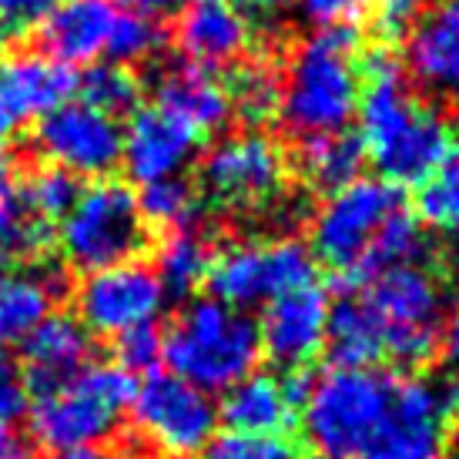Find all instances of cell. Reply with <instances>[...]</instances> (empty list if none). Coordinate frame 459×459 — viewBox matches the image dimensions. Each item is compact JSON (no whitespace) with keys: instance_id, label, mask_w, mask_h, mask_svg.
Here are the masks:
<instances>
[{"instance_id":"cell-1","label":"cell","mask_w":459,"mask_h":459,"mask_svg":"<svg viewBox=\"0 0 459 459\" xmlns=\"http://www.w3.org/2000/svg\"><path fill=\"white\" fill-rule=\"evenodd\" d=\"M366 94H359V144L393 185H422L446 165L459 141L446 117L422 108L389 51L366 57Z\"/></svg>"},{"instance_id":"cell-2","label":"cell","mask_w":459,"mask_h":459,"mask_svg":"<svg viewBox=\"0 0 459 459\" xmlns=\"http://www.w3.org/2000/svg\"><path fill=\"white\" fill-rule=\"evenodd\" d=\"M356 27H319V34L295 51L279 104L289 131L302 138H319L342 131L356 117Z\"/></svg>"},{"instance_id":"cell-3","label":"cell","mask_w":459,"mask_h":459,"mask_svg":"<svg viewBox=\"0 0 459 459\" xmlns=\"http://www.w3.org/2000/svg\"><path fill=\"white\" fill-rule=\"evenodd\" d=\"M161 356L178 379L204 393H225L255 369L262 345L258 325L242 308L198 299L161 339Z\"/></svg>"},{"instance_id":"cell-4","label":"cell","mask_w":459,"mask_h":459,"mask_svg":"<svg viewBox=\"0 0 459 459\" xmlns=\"http://www.w3.org/2000/svg\"><path fill=\"white\" fill-rule=\"evenodd\" d=\"M395 379L369 366H335L308 385L302 403L308 439L325 459H359L393 406Z\"/></svg>"},{"instance_id":"cell-5","label":"cell","mask_w":459,"mask_h":459,"mask_svg":"<svg viewBox=\"0 0 459 459\" xmlns=\"http://www.w3.org/2000/svg\"><path fill=\"white\" fill-rule=\"evenodd\" d=\"M131 395L134 383L125 366L94 362L77 369L67 383L38 393L30 426L51 449H94L117 433Z\"/></svg>"},{"instance_id":"cell-6","label":"cell","mask_w":459,"mask_h":459,"mask_svg":"<svg viewBox=\"0 0 459 459\" xmlns=\"http://www.w3.org/2000/svg\"><path fill=\"white\" fill-rule=\"evenodd\" d=\"M362 299L383 325L385 359L403 366H420L439 342V319L446 292L429 268L395 265L362 281Z\"/></svg>"},{"instance_id":"cell-7","label":"cell","mask_w":459,"mask_h":459,"mask_svg":"<svg viewBox=\"0 0 459 459\" xmlns=\"http://www.w3.org/2000/svg\"><path fill=\"white\" fill-rule=\"evenodd\" d=\"M144 245L138 198L121 181H98L77 195L61 218V248L81 272L131 262Z\"/></svg>"},{"instance_id":"cell-8","label":"cell","mask_w":459,"mask_h":459,"mask_svg":"<svg viewBox=\"0 0 459 459\" xmlns=\"http://www.w3.org/2000/svg\"><path fill=\"white\" fill-rule=\"evenodd\" d=\"M212 299L235 308L285 295L316 281V255L299 238L279 242H238L221 248L208 265Z\"/></svg>"},{"instance_id":"cell-9","label":"cell","mask_w":459,"mask_h":459,"mask_svg":"<svg viewBox=\"0 0 459 459\" xmlns=\"http://www.w3.org/2000/svg\"><path fill=\"white\" fill-rule=\"evenodd\" d=\"M131 412L138 433L165 456H198L215 439L218 406L175 372H152L131 395Z\"/></svg>"},{"instance_id":"cell-10","label":"cell","mask_w":459,"mask_h":459,"mask_svg":"<svg viewBox=\"0 0 459 459\" xmlns=\"http://www.w3.org/2000/svg\"><path fill=\"white\" fill-rule=\"evenodd\" d=\"M399 204V188L393 181L356 178L325 198L312 218V252L339 272H356L369 252L376 231Z\"/></svg>"},{"instance_id":"cell-11","label":"cell","mask_w":459,"mask_h":459,"mask_svg":"<svg viewBox=\"0 0 459 459\" xmlns=\"http://www.w3.org/2000/svg\"><path fill=\"white\" fill-rule=\"evenodd\" d=\"M285 158L265 134H229L204 154L202 188L221 208L252 212L281 192Z\"/></svg>"},{"instance_id":"cell-12","label":"cell","mask_w":459,"mask_h":459,"mask_svg":"<svg viewBox=\"0 0 459 459\" xmlns=\"http://www.w3.org/2000/svg\"><path fill=\"white\" fill-rule=\"evenodd\" d=\"M161 308H165V285L158 281L154 268L141 262H117L88 272L84 285L77 289L81 325L101 335H125L154 325Z\"/></svg>"},{"instance_id":"cell-13","label":"cell","mask_w":459,"mask_h":459,"mask_svg":"<svg viewBox=\"0 0 459 459\" xmlns=\"http://www.w3.org/2000/svg\"><path fill=\"white\" fill-rule=\"evenodd\" d=\"M125 131L117 117L84 101H65L40 117L38 148L51 165L71 175H108L121 161Z\"/></svg>"},{"instance_id":"cell-14","label":"cell","mask_w":459,"mask_h":459,"mask_svg":"<svg viewBox=\"0 0 459 459\" xmlns=\"http://www.w3.org/2000/svg\"><path fill=\"white\" fill-rule=\"evenodd\" d=\"M446 412L422 379H395L393 406L359 459H446Z\"/></svg>"},{"instance_id":"cell-15","label":"cell","mask_w":459,"mask_h":459,"mask_svg":"<svg viewBox=\"0 0 459 459\" xmlns=\"http://www.w3.org/2000/svg\"><path fill=\"white\" fill-rule=\"evenodd\" d=\"M329 312V299L316 281L268 299L262 322H258L262 352L285 369H302L308 359L319 356V349L325 345Z\"/></svg>"},{"instance_id":"cell-16","label":"cell","mask_w":459,"mask_h":459,"mask_svg":"<svg viewBox=\"0 0 459 459\" xmlns=\"http://www.w3.org/2000/svg\"><path fill=\"white\" fill-rule=\"evenodd\" d=\"M308 385L302 372L289 376H262L248 372L245 379L225 389L218 416L229 426V433H248V436H279L292 416L302 409L308 395Z\"/></svg>"},{"instance_id":"cell-17","label":"cell","mask_w":459,"mask_h":459,"mask_svg":"<svg viewBox=\"0 0 459 459\" xmlns=\"http://www.w3.org/2000/svg\"><path fill=\"white\" fill-rule=\"evenodd\" d=\"M198 134L185 128L171 115L158 108H144L131 117L125 141H121V161L128 165L131 178L148 185V181L178 178L181 168L195 158Z\"/></svg>"},{"instance_id":"cell-18","label":"cell","mask_w":459,"mask_h":459,"mask_svg":"<svg viewBox=\"0 0 459 459\" xmlns=\"http://www.w3.org/2000/svg\"><path fill=\"white\" fill-rule=\"evenodd\" d=\"M115 0H65L40 24L44 54L57 65H91L108 51V38L115 30Z\"/></svg>"},{"instance_id":"cell-19","label":"cell","mask_w":459,"mask_h":459,"mask_svg":"<svg viewBox=\"0 0 459 459\" xmlns=\"http://www.w3.org/2000/svg\"><path fill=\"white\" fill-rule=\"evenodd\" d=\"M252 40V27L229 4H192L175 24V44L195 67L235 65Z\"/></svg>"},{"instance_id":"cell-20","label":"cell","mask_w":459,"mask_h":459,"mask_svg":"<svg viewBox=\"0 0 459 459\" xmlns=\"http://www.w3.org/2000/svg\"><path fill=\"white\" fill-rule=\"evenodd\" d=\"M24 385L27 393H48L67 383L77 369L88 366L91 339L88 329L71 316H48L24 339Z\"/></svg>"},{"instance_id":"cell-21","label":"cell","mask_w":459,"mask_h":459,"mask_svg":"<svg viewBox=\"0 0 459 459\" xmlns=\"http://www.w3.org/2000/svg\"><path fill=\"white\" fill-rule=\"evenodd\" d=\"M154 101H158V111L181 121L198 138L208 131H218L231 117L229 91L221 88L204 67L195 65L165 67L158 84H154Z\"/></svg>"},{"instance_id":"cell-22","label":"cell","mask_w":459,"mask_h":459,"mask_svg":"<svg viewBox=\"0 0 459 459\" xmlns=\"http://www.w3.org/2000/svg\"><path fill=\"white\" fill-rule=\"evenodd\" d=\"M406 65L426 88L459 91V0H439L409 30Z\"/></svg>"},{"instance_id":"cell-23","label":"cell","mask_w":459,"mask_h":459,"mask_svg":"<svg viewBox=\"0 0 459 459\" xmlns=\"http://www.w3.org/2000/svg\"><path fill=\"white\" fill-rule=\"evenodd\" d=\"M65 275L57 268L11 272L0 275V342H21L51 316L54 299H61Z\"/></svg>"},{"instance_id":"cell-24","label":"cell","mask_w":459,"mask_h":459,"mask_svg":"<svg viewBox=\"0 0 459 459\" xmlns=\"http://www.w3.org/2000/svg\"><path fill=\"white\" fill-rule=\"evenodd\" d=\"M0 88L17 104L24 117L48 115L57 104L71 98L77 91V77L67 65H57L48 54H21L0 65Z\"/></svg>"},{"instance_id":"cell-25","label":"cell","mask_w":459,"mask_h":459,"mask_svg":"<svg viewBox=\"0 0 459 459\" xmlns=\"http://www.w3.org/2000/svg\"><path fill=\"white\" fill-rule=\"evenodd\" d=\"M362 144L352 134H319V138H306L302 154H299V168L308 188L322 195H332L345 188L349 181L359 178L362 171Z\"/></svg>"},{"instance_id":"cell-26","label":"cell","mask_w":459,"mask_h":459,"mask_svg":"<svg viewBox=\"0 0 459 459\" xmlns=\"http://www.w3.org/2000/svg\"><path fill=\"white\" fill-rule=\"evenodd\" d=\"M426 252V238H422V225L416 215H409L403 208H395L393 215L383 221V229L376 231L369 252L362 255L356 272H349V279L366 281L369 275L395 265H416Z\"/></svg>"},{"instance_id":"cell-27","label":"cell","mask_w":459,"mask_h":459,"mask_svg":"<svg viewBox=\"0 0 459 459\" xmlns=\"http://www.w3.org/2000/svg\"><path fill=\"white\" fill-rule=\"evenodd\" d=\"M208 265H212L208 242L195 225H188V229H175L161 242L158 258H154V275L165 285V292L185 295L192 292L198 281H204Z\"/></svg>"},{"instance_id":"cell-28","label":"cell","mask_w":459,"mask_h":459,"mask_svg":"<svg viewBox=\"0 0 459 459\" xmlns=\"http://www.w3.org/2000/svg\"><path fill=\"white\" fill-rule=\"evenodd\" d=\"M225 91H229L231 111L245 117L248 125H265V121H272V115H279L281 77L268 61L242 65Z\"/></svg>"},{"instance_id":"cell-29","label":"cell","mask_w":459,"mask_h":459,"mask_svg":"<svg viewBox=\"0 0 459 459\" xmlns=\"http://www.w3.org/2000/svg\"><path fill=\"white\" fill-rule=\"evenodd\" d=\"M77 178L57 165H40L21 181V204H24L34 221H61L77 202Z\"/></svg>"},{"instance_id":"cell-30","label":"cell","mask_w":459,"mask_h":459,"mask_svg":"<svg viewBox=\"0 0 459 459\" xmlns=\"http://www.w3.org/2000/svg\"><path fill=\"white\" fill-rule=\"evenodd\" d=\"M84 104L98 108L104 115H128L141 101V84L125 65H98L77 81Z\"/></svg>"},{"instance_id":"cell-31","label":"cell","mask_w":459,"mask_h":459,"mask_svg":"<svg viewBox=\"0 0 459 459\" xmlns=\"http://www.w3.org/2000/svg\"><path fill=\"white\" fill-rule=\"evenodd\" d=\"M141 221H152L161 229H188L195 225V195L181 178L148 181L138 195Z\"/></svg>"},{"instance_id":"cell-32","label":"cell","mask_w":459,"mask_h":459,"mask_svg":"<svg viewBox=\"0 0 459 459\" xmlns=\"http://www.w3.org/2000/svg\"><path fill=\"white\" fill-rule=\"evenodd\" d=\"M420 218L436 231H459V144L420 188Z\"/></svg>"},{"instance_id":"cell-33","label":"cell","mask_w":459,"mask_h":459,"mask_svg":"<svg viewBox=\"0 0 459 459\" xmlns=\"http://www.w3.org/2000/svg\"><path fill=\"white\" fill-rule=\"evenodd\" d=\"M161 27L154 24L152 17H141V13H117L115 30L108 38V57L111 65H134V61H144L152 57L158 48H161Z\"/></svg>"},{"instance_id":"cell-34","label":"cell","mask_w":459,"mask_h":459,"mask_svg":"<svg viewBox=\"0 0 459 459\" xmlns=\"http://www.w3.org/2000/svg\"><path fill=\"white\" fill-rule=\"evenodd\" d=\"M204 459H295V449L281 436L221 433L202 449Z\"/></svg>"},{"instance_id":"cell-35","label":"cell","mask_w":459,"mask_h":459,"mask_svg":"<svg viewBox=\"0 0 459 459\" xmlns=\"http://www.w3.org/2000/svg\"><path fill=\"white\" fill-rule=\"evenodd\" d=\"M117 356H121V366L128 372L152 369L154 362L161 359V335L152 325L125 332V335H117Z\"/></svg>"},{"instance_id":"cell-36","label":"cell","mask_w":459,"mask_h":459,"mask_svg":"<svg viewBox=\"0 0 459 459\" xmlns=\"http://www.w3.org/2000/svg\"><path fill=\"white\" fill-rule=\"evenodd\" d=\"M376 0H302V13L319 27H352Z\"/></svg>"},{"instance_id":"cell-37","label":"cell","mask_w":459,"mask_h":459,"mask_svg":"<svg viewBox=\"0 0 459 459\" xmlns=\"http://www.w3.org/2000/svg\"><path fill=\"white\" fill-rule=\"evenodd\" d=\"M27 412V385L17 372V362L0 345V422H17Z\"/></svg>"},{"instance_id":"cell-38","label":"cell","mask_w":459,"mask_h":459,"mask_svg":"<svg viewBox=\"0 0 459 459\" xmlns=\"http://www.w3.org/2000/svg\"><path fill=\"white\" fill-rule=\"evenodd\" d=\"M420 21V0H379L376 4V30L385 40L406 38Z\"/></svg>"},{"instance_id":"cell-39","label":"cell","mask_w":459,"mask_h":459,"mask_svg":"<svg viewBox=\"0 0 459 459\" xmlns=\"http://www.w3.org/2000/svg\"><path fill=\"white\" fill-rule=\"evenodd\" d=\"M65 0H0V24L21 34L48 21V13L57 11Z\"/></svg>"},{"instance_id":"cell-40","label":"cell","mask_w":459,"mask_h":459,"mask_svg":"<svg viewBox=\"0 0 459 459\" xmlns=\"http://www.w3.org/2000/svg\"><path fill=\"white\" fill-rule=\"evenodd\" d=\"M24 115L17 111V104L7 98V91L0 88V175L7 171V148H11L13 134L21 128Z\"/></svg>"},{"instance_id":"cell-41","label":"cell","mask_w":459,"mask_h":459,"mask_svg":"<svg viewBox=\"0 0 459 459\" xmlns=\"http://www.w3.org/2000/svg\"><path fill=\"white\" fill-rule=\"evenodd\" d=\"M0 459H30V443L13 422H0Z\"/></svg>"},{"instance_id":"cell-42","label":"cell","mask_w":459,"mask_h":459,"mask_svg":"<svg viewBox=\"0 0 459 459\" xmlns=\"http://www.w3.org/2000/svg\"><path fill=\"white\" fill-rule=\"evenodd\" d=\"M17 202H13V195L7 192V185L0 181V242H11L13 229H17Z\"/></svg>"},{"instance_id":"cell-43","label":"cell","mask_w":459,"mask_h":459,"mask_svg":"<svg viewBox=\"0 0 459 459\" xmlns=\"http://www.w3.org/2000/svg\"><path fill=\"white\" fill-rule=\"evenodd\" d=\"M436 393H439V406L446 412V420H459V376L446 379V383L436 385Z\"/></svg>"},{"instance_id":"cell-44","label":"cell","mask_w":459,"mask_h":459,"mask_svg":"<svg viewBox=\"0 0 459 459\" xmlns=\"http://www.w3.org/2000/svg\"><path fill=\"white\" fill-rule=\"evenodd\" d=\"M443 352H446L449 366L459 369V308L446 319V329H443Z\"/></svg>"},{"instance_id":"cell-45","label":"cell","mask_w":459,"mask_h":459,"mask_svg":"<svg viewBox=\"0 0 459 459\" xmlns=\"http://www.w3.org/2000/svg\"><path fill=\"white\" fill-rule=\"evenodd\" d=\"M125 4L131 13H141V17H158V13H168L178 0H117Z\"/></svg>"},{"instance_id":"cell-46","label":"cell","mask_w":459,"mask_h":459,"mask_svg":"<svg viewBox=\"0 0 459 459\" xmlns=\"http://www.w3.org/2000/svg\"><path fill=\"white\" fill-rule=\"evenodd\" d=\"M44 459H101L94 449H54L51 456H44Z\"/></svg>"},{"instance_id":"cell-47","label":"cell","mask_w":459,"mask_h":459,"mask_svg":"<svg viewBox=\"0 0 459 459\" xmlns=\"http://www.w3.org/2000/svg\"><path fill=\"white\" fill-rule=\"evenodd\" d=\"M248 7H255V11H279L281 4H289V0H245Z\"/></svg>"},{"instance_id":"cell-48","label":"cell","mask_w":459,"mask_h":459,"mask_svg":"<svg viewBox=\"0 0 459 459\" xmlns=\"http://www.w3.org/2000/svg\"><path fill=\"white\" fill-rule=\"evenodd\" d=\"M192 4H229V0H192Z\"/></svg>"},{"instance_id":"cell-49","label":"cell","mask_w":459,"mask_h":459,"mask_svg":"<svg viewBox=\"0 0 459 459\" xmlns=\"http://www.w3.org/2000/svg\"><path fill=\"white\" fill-rule=\"evenodd\" d=\"M0 268H4V255H0Z\"/></svg>"},{"instance_id":"cell-50","label":"cell","mask_w":459,"mask_h":459,"mask_svg":"<svg viewBox=\"0 0 459 459\" xmlns=\"http://www.w3.org/2000/svg\"><path fill=\"white\" fill-rule=\"evenodd\" d=\"M312 459H325V456H312Z\"/></svg>"}]
</instances>
